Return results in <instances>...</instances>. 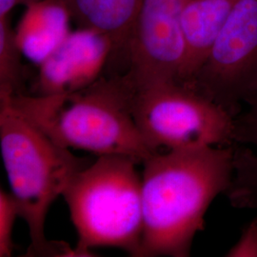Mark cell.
Returning <instances> with one entry per match:
<instances>
[{
	"mask_svg": "<svg viewBox=\"0 0 257 257\" xmlns=\"http://www.w3.org/2000/svg\"><path fill=\"white\" fill-rule=\"evenodd\" d=\"M42 0H0V19L8 18L10 12L19 5L27 6L28 8Z\"/></svg>",
	"mask_w": 257,
	"mask_h": 257,
	"instance_id": "obj_15",
	"label": "cell"
},
{
	"mask_svg": "<svg viewBox=\"0 0 257 257\" xmlns=\"http://www.w3.org/2000/svg\"><path fill=\"white\" fill-rule=\"evenodd\" d=\"M239 0H185L181 23L187 47L185 81L202 66Z\"/></svg>",
	"mask_w": 257,
	"mask_h": 257,
	"instance_id": "obj_10",
	"label": "cell"
},
{
	"mask_svg": "<svg viewBox=\"0 0 257 257\" xmlns=\"http://www.w3.org/2000/svg\"><path fill=\"white\" fill-rule=\"evenodd\" d=\"M247 109L234 117L233 175L225 193L239 209L257 208V91L247 98Z\"/></svg>",
	"mask_w": 257,
	"mask_h": 257,
	"instance_id": "obj_9",
	"label": "cell"
},
{
	"mask_svg": "<svg viewBox=\"0 0 257 257\" xmlns=\"http://www.w3.org/2000/svg\"><path fill=\"white\" fill-rule=\"evenodd\" d=\"M83 29L107 37L113 51L126 48L143 0H59Z\"/></svg>",
	"mask_w": 257,
	"mask_h": 257,
	"instance_id": "obj_11",
	"label": "cell"
},
{
	"mask_svg": "<svg viewBox=\"0 0 257 257\" xmlns=\"http://www.w3.org/2000/svg\"><path fill=\"white\" fill-rule=\"evenodd\" d=\"M112 51L107 37L90 30L69 34L39 65L37 92L33 94L67 93L89 86L100 76Z\"/></svg>",
	"mask_w": 257,
	"mask_h": 257,
	"instance_id": "obj_8",
	"label": "cell"
},
{
	"mask_svg": "<svg viewBox=\"0 0 257 257\" xmlns=\"http://www.w3.org/2000/svg\"><path fill=\"white\" fill-rule=\"evenodd\" d=\"M189 82L233 116L257 91V0H239Z\"/></svg>",
	"mask_w": 257,
	"mask_h": 257,
	"instance_id": "obj_6",
	"label": "cell"
},
{
	"mask_svg": "<svg viewBox=\"0 0 257 257\" xmlns=\"http://www.w3.org/2000/svg\"><path fill=\"white\" fill-rule=\"evenodd\" d=\"M229 257H257V216L243 230L238 242L226 254Z\"/></svg>",
	"mask_w": 257,
	"mask_h": 257,
	"instance_id": "obj_14",
	"label": "cell"
},
{
	"mask_svg": "<svg viewBox=\"0 0 257 257\" xmlns=\"http://www.w3.org/2000/svg\"><path fill=\"white\" fill-rule=\"evenodd\" d=\"M128 156H100L74 175L63 193L77 233L78 257L116 248L139 257L143 233L142 177Z\"/></svg>",
	"mask_w": 257,
	"mask_h": 257,
	"instance_id": "obj_4",
	"label": "cell"
},
{
	"mask_svg": "<svg viewBox=\"0 0 257 257\" xmlns=\"http://www.w3.org/2000/svg\"><path fill=\"white\" fill-rule=\"evenodd\" d=\"M0 149L11 193L29 229L28 256H74L64 242L48 241L45 221L74 175L89 165L7 102H0Z\"/></svg>",
	"mask_w": 257,
	"mask_h": 257,
	"instance_id": "obj_3",
	"label": "cell"
},
{
	"mask_svg": "<svg viewBox=\"0 0 257 257\" xmlns=\"http://www.w3.org/2000/svg\"><path fill=\"white\" fill-rule=\"evenodd\" d=\"M185 0H143L127 43L134 86L185 80L187 47L181 23Z\"/></svg>",
	"mask_w": 257,
	"mask_h": 257,
	"instance_id": "obj_7",
	"label": "cell"
},
{
	"mask_svg": "<svg viewBox=\"0 0 257 257\" xmlns=\"http://www.w3.org/2000/svg\"><path fill=\"white\" fill-rule=\"evenodd\" d=\"M139 257L190 256L211 202L230 188L233 146L158 152L143 163Z\"/></svg>",
	"mask_w": 257,
	"mask_h": 257,
	"instance_id": "obj_1",
	"label": "cell"
},
{
	"mask_svg": "<svg viewBox=\"0 0 257 257\" xmlns=\"http://www.w3.org/2000/svg\"><path fill=\"white\" fill-rule=\"evenodd\" d=\"M22 55L9 19H0V99L23 92Z\"/></svg>",
	"mask_w": 257,
	"mask_h": 257,
	"instance_id": "obj_12",
	"label": "cell"
},
{
	"mask_svg": "<svg viewBox=\"0 0 257 257\" xmlns=\"http://www.w3.org/2000/svg\"><path fill=\"white\" fill-rule=\"evenodd\" d=\"M135 87L127 74L99 76L75 92L18 93L0 102L19 110L67 149L96 156H124L143 163L156 151L148 145L133 114Z\"/></svg>",
	"mask_w": 257,
	"mask_h": 257,
	"instance_id": "obj_2",
	"label": "cell"
},
{
	"mask_svg": "<svg viewBox=\"0 0 257 257\" xmlns=\"http://www.w3.org/2000/svg\"><path fill=\"white\" fill-rule=\"evenodd\" d=\"M20 217L19 205L11 193L0 190V257L13 255L15 223Z\"/></svg>",
	"mask_w": 257,
	"mask_h": 257,
	"instance_id": "obj_13",
	"label": "cell"
},
{
	"mask_svg": "<svg viewBox=\"0 0 257 257\" xmlns=\"http://www.w3.org/2000/svg\"><path fill=\"white\" fill-rule=\"evenodd\" d=\"M134 87V118L154 151L234 145L235 116L192 83L161 79Z\"/></svg>",
	"mask_w": 257,
	"mask_h": 257,
	"instance_id": "obj_5",
	"label": "cell"
}]
</instances>
